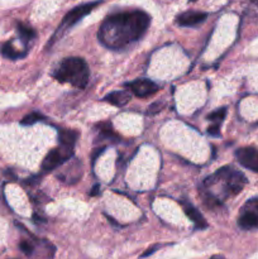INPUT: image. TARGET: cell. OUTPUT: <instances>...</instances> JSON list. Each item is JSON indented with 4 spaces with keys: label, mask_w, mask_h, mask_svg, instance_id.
Wrapping results in <instances>:
<instances>
[{
    "label": "cell",
    "mask_w": 258,
    "mask_h": 259,
    "mask_svg": "<svg viewBox=\"0 0 258 259\" xmlns=\"http://www.w3.org/2000/svg\"><path fill=\"white\" fill-rule=\"evenodd\" d=\"M149 22V15L142 10L116 13L104 20L99 39L108 48H123L139 39L146 33Z\"/></svg>",
    "instance_id": "6da1fadb"
},
{
    "label": "cell",
    "mask_w": 258,
    "mask_h": 259,
    "mask_svg": "<svg viewBox=\"0 0 258 259\" xmlns=\"http://www.w3.org/2000/svg\"><path fill=\"white\" fill-rule=\"evenodd\" d=\"M55 78L60 82H68L78 89H83L89 82V67L82 58H65L55 71Z\"/></svg>",
    "instance_id": "7a4b0ae2"
},
{
    "label": "cell",
    "mask_w": 258,
    "mask_h": 259,
    "mask_svg": "<svg viewBox=\"0 0 258 259\" xmlns=\"http://www.w3.org/2000/svg\"><path fill=\"white\" fill-rule=\"evenodd\" d=\"M217 181H224L225 184V191L228 195H237L243 190L244 185L247 184V179L244 175L240 174L237 169L232 168V167H224L220 168L214 176L209 177L205 184H211V182Z\"/></svg>",
    "instance_id": "3957f363"
},
{
    "label": "cell",
    "mask_w": 258,
    "mask_h": 259,
    "mask_svg": "<svg viewBox=\"0 0 258 259\" xmlns=\"http://www.w3.org/2000/svg\"><path fill=\"white\" fill-rule=\"evenodd\" d=\"M72 149L63 148V147H58V148L52 149L47 156L45 157L42 163L43 171H52L56 167L61 166L65 161H67L71 156H72Z\"/></svg>",
    "instance_id": "277c9868"
},
{
    "label": "cell",
    "mask_w": 258,
    "mask_h": 259,
    "mask_svg": "<svg viewBox=\"0 0 258 259\" xmlns=\"http://www.w3.org/2000/svg\"><path fill=\"white\" fill-rule=\"evenodd\" d=\"M99 4H100V3H99V2L86 3V4L80 5V7L73 8L72 10H70V12H68L67 14L65 15V18H63V20H62V25H61L60 29H63V28L72 27V25L76 24V23H77L78 20L82 19V18L85 17V15H88L89 13L93 12L94 8L98 7Z\"/></svg>",
    "instance_id": "5b68a950"
},
{
    "label": "cell",
    "mask_w": 258,
    "mask_h": 259,
    "mask_svg": "<svg viewBox=\"0 0 258 259\" xmlns=\"http://www.w3.org/2000/svg\"><path fill=\"white\" fill-rule=\"evenodd\" d=\"M235 157L243 167L258 172V149L252 147L240 148L235 152Z\"/></svg>",
    "instance_id": "8992f818"
},
{
    "label": "cell",
    "mask_w": 258,
    "mask_h": 259,
    "mask_svg": "<svg viewBox=\"0 0 258 259\" xmlns=\"http://www.w3.org/2000/svg\"><path fill=\"white\" fill-rule=\"evenodd\" d=\"M126 88L139 98H147V96L153 95L154 93L158 91V85L151 80H136L128 83Z\"/></svg>",
    "instance_id": "52a82bcc"
},
{
    "label": "cell",
    "mask_w": 258,
    "mask_h": 259,
    "mask_svg": "<svg viewBox=\"0 0 258 259\" xmlns=\"http://www.w3.org/2000/svg\"><path fill=\"white\" fill-rule=\"evenodd\" d=\"M207 18L206 13L201 12H186L182 13L177 17V23H179L181 27H195V25L201 24L202 22H205V19Z\"/></svg>",
    "instance_id": "ba28073f"
},
{
    "label": "cell",
    "mask_w": 258,
    "mask_h": 259,
    "mask_svg": "<svg viewBox=\"0 0 258 259\" xmlns=\"http://www.w3.org/2000/svg\"><path fill=\"white\" fill-rule=\"evenodd\" d=\"M182 207H184L185 214L190 218L191 222L195 223V225H196L197 228L202 229V228L207 227L206 220L204 219V217H202V215L200 214V211H197V209H195L190 202H182Z\"/></svg>",
    "instance_id": "9c48e42d"
},
{
    "label": "cell",
    "mask_w": 258,
    "mask_h": 259,
    "mask_svg": "<svg viewBox=\"0 0 258 259\" xmlns=\"http://www.w3.org/2000/svg\"><path fill=\"white\" fill-rule=\"evenodd\" d=\"M78 138V133L72 129H65V131H61L58 134V139H60L61 147L67 149H72L73 146L76 143V139Z\"/></svg>",
    "instance_id": "30bf717a"
},
{
    "label": "cell",
    "mask_w": 258,
    "mask_h": 259,
    "mask_svg": "<svg viewBox=\"0 0 258 259\" xmlns=\"http://www.w3.org/2000/svg\"><path fill=\"white\" fill-rule=\"evenodd\" d=\"M131 99L132 96L129 94V91H115V93H111L108 96H105L104 100L115 106H124L125 104L129 103Z\"/></svg>",
    "instance_id": "8fae6325"
},
{
    "label": "cell",
    "mask_w": 258,
    "mask_h": 259,
    "mask_svg": "<svg viewBox=\"0 0 258 259\" xmlns=\"http://www.w3.org/2000/svg\"><path fill=\"white\" fill-rule=\"evenodd\" d=\"M239 225L243 229L258 228V212L244 211L239 218Z\"/></svg>",
    "instance_id": "7c38bea8"
},
{
    "label": "cell",
    "mask_w": 258,
    "mask_h": 259,
    "mask_svg": "<svg viewBox=\"0 0 258 259\" xmlns=\"http://www.w3.org/2000/svg\"><path fill=\"white\" fill-rule=\"evenodd\" d=\"M2 53H3V56L10 58V60H15V58H19V57H22V56H24V53L18 52V51L13 47V45L10 42L5 43V45L3 46Z\"/></svg>",
    "instance_id": "4fadbf2b"
},
{
    "label": "cell",
    "mask_w": 258,
    "mask_h": 259,
    "mask_svg": "<svg viewBox=\"0 0 258 259\" xmlns=\"http://www.w3.org/2000/svg\"><path fill=\"white\" fill-rule=\"evenodd\" d=\"M18 32H19L20 38H22L24 42H28V40L33 39V38L35 37L34 30H33L30 27H28V25L22 24V23H19V24H18Z\"/></svg>",
    "instance_id": "5bb4252c"
},
{
    "label": "cell",
    "mask_w": 258,
    "mask_h": 259,
    "mask_svg": "<svg viewBox=\"0 0 258 259\" xmlns=\"http://www.w3.org/2000/svg\"><path fill=\"white\" fill-rule=\"evenodd\" d=\"M43 116L40 115L39 113H30L28 114L27 116H24V118L22 119V125H33L34 123H37V121L42 120Z\"/></svg>",
    "instance_id": "9a60e30c"
},
{
    "label": "cell",
    "mask_w": 258,
    "mask_h": 259,
    "mask_svg": "<svg viewBox=\"0 0 258 259\" xmlns=\"http://www.w3.org/2000/svg\"><path fill=\"white\" fill-rule=\"evenodd\" d=\"M225 115H227V109L222 108V109H218V110H215L214 113L210 114L209 119L211 121H214L215 124H218V125H219V123H222V121L224 120Z\"/></svg>",
    "instance_id": "2e32d148"
},
{
    "label": "cell",
    "mask_w": 258,
    "mask_h": 259,
    "mask_svg": "<svg viewBox=\"0 0 258 259\" xmlns=\"http://www.w3.org/2000/svg\"><path fill=\"white\" fill-rule=\"evenodd\" d=\"M19 248H20V250H22V252L27 255L32 254L33 249H34V247H33L32 243L28 242V240H22L19 244Z\"/></svg>",
    "instance_id": "e0dca14e"
},
{
    "label": "cell",
    "mask_w": 258,
    "mask_h": 259,
    "mask_svg": "<svg viewBox=\"0 0 258 259\" xmlns=\"http://www.w3.org/2000/svg\"><path fill=\"white\" fill-rule=\"evenodd\" d=\"M99 129H100L101 133L106 137H111L114 134L113 128H111V124L110 123H101L99 124Z\"/></svg>",
    "instance_id": "ac0fdd59"
},
{
    "label": "cell",
    "mask_w": 258,
    "mask_h": 259,
    "mask_svg": "<svg viewBox=\"0 0 258 259\" xmlns=\"http://www.w3.org/2000/svg\"><path fill=\"white\" fill-rule=\"evenodd\" d=\"M219 125H218V124H215V125H211V126H209V129H207V132H209V134H211V136H214V137H218L220 134V132H219Z\"/></svg>",
    "instance_id": "d6986e66"
},
{
    "label": "cell",
    "mask_w": 258,
    "mask_h": 259,
    "mask_svg": "<svg viewBox=\"0 0 258 259\" xmlns=\"http://www.w3.org/2000/svg\"><path fill=\"white\" fill-rule=\"evenodd\" d=\"M157 249V247H154V248H152V249H148V250H147V252L146 253H144V254L143 255H142V257H147V255H149V254H152V253H153L154 252V250H156Z\"/></svg>",
    "instance_id": "ffe728a7"
},
{
    "label": "cell",
    "mask_w": 258,
    "mask_h": 259,
    "mask_svg": "<svg viewBox=\"0 0 258 259\" xmlns=\"http://www.w3.org/2000/svg\"><path fill=\"white\" fill-rule=\"evenodd\" d=\"M98 191H99V185H96V186L93 189V192H91V195H93V196H95V195L98 194Z\"/></svg>",
    "instance_id": "44dd1931"
},
{
    "label": "cell",
    "mask_w": 258,
    "mask_h": 259,
    "mask_svg": "<svg viewBox=\"0 0 258 259\" xmlns=\"http://www.w3.org/2000/svg\"><path fill=\"white\" fill-rule=\"evenodd\" d=\"M210 259H225L223 255H214V257H211Z\"/></svg>",
    "instance_id": "7402d4cb"
},
{
    "label": "cell",
    "mask_w": 258,
    "mask_h": 259,
    "mask_svg": "<svg viewBox=\"0 0 258 259\" xmlns=\"http://www.w3.org/2000/svg\"><path fill=\"white\" fill-rule=\"evenodd\" d=\"M253 205H254V209L258 211V200H255V201L253 202Z\"/></svg>",
    "instance_id": "603a6c76"
},
{
    "label": "cell",
    "mask_w": 258,
    "mask_h": 259,
    "mask_svg": "<svg viewBox=\"0 0 258 259\" xmlns=\"http://www.w3.org/2000/svg\"><path fill=\"white\" fill-rule=\"evenodd\" d=\"M191 2H195V0H191Z\"/></svg>",
    "instance_id": "cb8c5ba5"
}]
</instances>
